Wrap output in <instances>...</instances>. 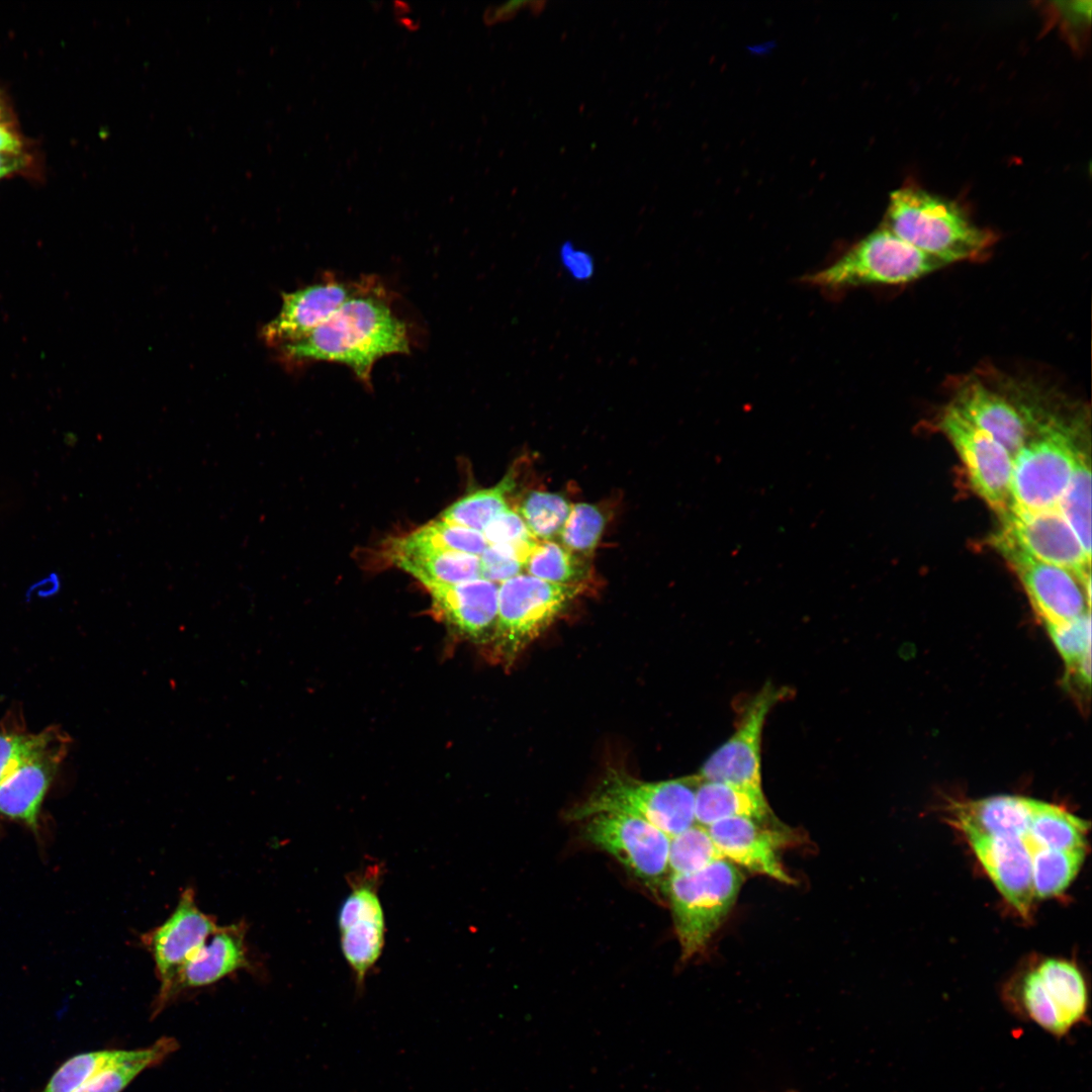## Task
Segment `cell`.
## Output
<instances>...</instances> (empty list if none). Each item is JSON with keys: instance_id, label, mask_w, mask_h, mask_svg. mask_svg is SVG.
Wrapping results in <instances>:
<instances>
[{"instance_id": "d590c367", "label": "cell", "mask_w": 1092, "mask_h": 1092, "mask_svg": "<svg viewBox=\"0 0 1092 1092\" xmlns=\"http://www.w3.org/2000/svg\"><path fill=\"white\" fill-rule=\"evenodd\" d=\"M482 533L488 545L512 548L524 564L539 541L530 533L521 516L511 508L497 515Z\"/></svg>"}, {"instance_id": "277c9868", "label": "cell", "mask_w": 1092, "mask_h": 1092, "mask_svg": "<svg viewBox=\"0 0 1092 1092\" xmlns=\"http://www.w3.org/2000/svg\"><path fill=\"white\" fill-rule=\"evenodd\" d=\"M742 883L741 872L725 858L696 873L669 875L664 897L669 901L682 961L705 950L736 902Z\"/></svg>"}, {"instance_id": "f1b7e54d", "label": "cell", "mask_w": 1092, "mask_h": 1092, "mask_svg": "<svg viewBox=\"0 0 1092 1092\" xmlns=\"http://www.w3.org/2000/svg\"><path fill=\"white\" fill-rule=\"evenodd\" d=\"M1085 850L1037 848L1030 852L1034 898L1054 897L1065 891L1079 872Z\"/></svg>"}, {"instance_id": "4dcf8cb0", "label": "cell", "mask_w": 1092, "mask_h": 1092, "mask_svg": "<svg viewBox=\"0 0 1092 1092\" xmlns=\"http://www.w3.org/2000/svg\"><path fill=\"white\" fill-rule=\"evenodd\" d=\"M571 505L561 494L534 490L526 494L515 510L530 533L539 541L559 536Z\"/></svg>"}, {"instance_id": "5bb4252c", "label": "cell", "mask_w": 1092, "mask_h": 1092, "mask_svg": "<svg viewBox=\"0 0 1092 1092\" xmlns=\"http://www.w3.org/2000/svg\"><path fill=\"white\" fill-rule=\"evenodd\" d=\"M784 696L770 684L755 695L735 733L702 766V780L762 791L761 733L767 714Z\"/></svg>"}, {"instance_id": "3957f363", "label": "cell", "mask_w": 1092, "mask_h": 1092, "mask_svg": "<svg viewBox=\"0 0 1092 1092\" xmlns=\"http://www.w3.org/2000/svg\"><path fill=\"white\" fill-rule=\"evenodd\" d=\"M701 782L699 775L647 782L610 768L565 817L576 822L603 813L622 814L642 819L672 837L695 824V798Z\"/></svg>"}, {"instance_id": "603a6c76", "label": "cell", "mask_w": 1092, "mask_h": 1092, "mask_svg": "<svg viewBox=\"0 0 1092 1092\" xmlns=\"http://www.w3.org/2000/svg\"><path fill=\"white\" fill-rule=\"evenodd\" d=\"M731 817H748L761 822L774 819L762 791L702 780L695 798L696 823L709 827Z\"/></svg>"}, {"instance_id": "4fadbf2b", "label": "cell", "mask_w": 1092, "mask_h": 1092, "mask_svg": "<svg viewBox=\"0 0 1092 1092\" xmlns=\"http://www.w3.org/2000/svg\"><path fill=\"white\" fill-rule=\"evenodd\" d=\"M372 276L343 280L333 273L293 292L282 293L278 314L266 324L261 337L270 346L281 347L301 340L329 320L348 299L363 290Z\"/></svg>"}, {"instance_id": "d6986e66", "label": "cell", "mask_w": 1092, "mask_h": 1092, "mask_svg": "<svg viewBox=\"0 0 1092 1092\" xmlns=\"http://www.w3.org/2000/svg\"><path fill=\"white\" fill-rule=\"evenodd\" d=\"M989 877L1019 914L1027 917L1033 902L1031 855L1022 837L965 834Z\"/></svg>"}, {"instance_id": "d6a6232c", "label": "cell", "mask_w": 1092, "mask_h": 1092, "mask_svg": "<svg viewBox=\"0 0 1092 1092\" xmlns=\"http://www.w3.org/2000/svg\"><path fill=\"white\" fill-rule=\"evenodd\" d=\"M412 541L445 551L480 556L488 547L482 532L435 520L406 535Z\"/></svg>"}, {"instance_id": "7bdbcfd3", "label": "cell", "mask_w": 1092, "mask_h": 1092, "mask_svg": "<svg viewBox=\"0 0 1092 1092\" xmlns=\"http://www.w3.org/2000/svg\"><path fill=\"white\" fill-rule=\"evenodd\" d=\"M0 126H10L7 119L6 106L0 96Z\"/></svg>"}, {"instance_id": "e575fe53", "label": "cell", "mask_w": 1092, "mask_h": 1092, "mask_svg": "<svg viewBox=\"0 0 1092 1092\" xmlns=\"http://www.w3.org/2000/svg\"><path fill=\"white\" fill-rule=\"evenodd\" d=\"M127 1051H98L77 1055L64 1063L42 1092H74L96 1074L121 1060Z\"/></svg>"}, {"instance_id": "8fae6325", "label": "cell", "mask_w": 1092, "mask_h": 1092, "mask_svg": "<svg viewBox=\"0 0 1092 1092\" xmlns=\"http://www.w3.org/2000/svg\"><path fill=\"white\" fill-rule=\"evenodd\" d=\"M69 738L60 728L37 733L30 751L0 783V815L38 827L41 804L65 758Z\"/></svg>"}, {"instance_id": "ab89813d", "label": "cell", "mask_w": 1092, "mask_h": 1092, "mask_svg": "<svg viewBox=\"0 0 1092 1092\" xmlns=\"http://www.w3.org/2000/svg\"><path fill=\"white\" fill-rule=\"evenodd\" d=\"M546 4L544 0L536 1H524V0H512L505 3L491 5L485 8L483 13V19L486 24H493L498 21H504L513 17L522 9H530L533 13L537 14L542 11Z\"/></svg>"}, {"instance_id": "9a60e30c", "label": "cell", "mask_w": 1092, "mask_h": 1092, "mask_svg": "<svg viewBox=\"0 0 1092 1092\" xmlns=\"http://www.w3.org/2000/svg\"><path fill=\"white\" fill-rule=\"evenodd\" d=\"M707 828L723 858L781 883H795L781 861V850L793 841L792 833L786 831L785 826L748 817H731Z\"/></svg>"}, {"instance_id": "7402d4cb", "label": "cell", "mask_w": 1092, "mask_h": 1092, "mask_svg": "<svg viewBox=\"0 0 1092 1092\" xmlns=\"http://www.w3.org/2000/svg\"><path fill=\"white\" fill-rule=\"evenodd\" d=\"M1033 801L1020 796L998 795L954 802L949 812L952 823L965 834L1022 837L1028 830Z\"/></svg>"}, {"instance_id": "44dd1931", "label": "cell", "mask_w": 1092, "mask_h": 1092, "mask_svg": "<svg viewBox=\"0 0 1092 1092\" xmlns=\"http://www.w3.org/2000/svg\"><path fill=\"white\" fill-rule=\"evenodd\" d=\"M389 550L393 563L425 587L462 583L480 577V558L476 555L421 545L407 536L393 541Z\"/></svg>"}, {"instance_id": "ac0fdd59", "label": "cell", "mask_w": 1092, "mask_h": 1092, "mask_svg": "<svg viewBox=\"0 0 1092 1092\" xmlns=\"http://www.w3.org/2000/svg\"><path fill=\"white\" fill-rule=\"evenodd\" d=\"M950 405L991 435L1012 458L1036 428L1028 410L1014 404L979 379L970 378L961 384Z\"/></svg>"}, {"instance_id": "9c48e42d", "label": "cell", "mask_w": 1092, "mask_h": 1092, "mask_svg": "<svg viewBox=\"0 0 1092 1092\" xmlns=\"http://www.w3.org/2000/svg\"><path fill=\"white\" fill-rule=\"evenodd\" d=\"M1019 577L1044 625H1061L1090 612V598L1068 570L1027 553L1001 530L991 540Z\"/></svg>"}, {"instance_id": "2e32d148", "label": "cell", "mask_w": 1092, "mask_h": 1092, "mask_svg": "<svg viewBox=\"0 0 1092 1092\" xmlns=\"http://www.w3.org/2000/svg\"><path fill=\"white\" fill-rule=\"evenodd\" d=\"M219 927L212 915L198 907L194 890L186 888L171 915L141 937L155 963L160 990Z\"/></svg>"}, {"instance_id": "8d00e7d4", "label": "cell", "mask_w": 1092, "mask_h": 1092, "mask_svg": "<svg viewBox=\"0 0 1092 1092\" xmlns=\"http://www.w3.org/2000/svg\"><path fill=\"white\" fill-rule=\"evenodd\" d=\"M1045 628L1067 667L1091 653L1090 612L1065 624L1046 625Z\"/></svg>"}, {"instance_id": "1f68e13d", "label": "cell", "mask_w": 1092, "mask_h": 1092, "mask_svg": "<svg viewBox=\"0 0 1092 1092\" xmlns=\"http://www.w3.org/2000/svg\"><path fill=\"white\" fill-rule=\"evenodd\" d=\"M723 858L707 827L694 824L670 837L668 852L669 875H688Z\"/></svg>"}, {"instance_id": "30bf717a", "label": "cell", "mask_w": 1092, "mask_h": 1092, "mask_svg": "<svg viewBox=\"0 0 1092 1092\" xmlns=\"http://www.w3.org/2000/svg\"><path fill=\"white\" fill-rule=\"evenodd\" d=\"M939 428L957 450L975 492L1000 515L1006 513L1010 504L1011 455L950 404L940 418Z\"/></svg>"}, {"instance_id": "f546056e", "label": "cell", "mask_w": 1092, "mask_h": 1092, "mask_svg": "<svg viewBox=\"0 0 1092 1092\" xmlns=\"http://www.w3.org/2000/svg\"><path fill=\"white\" fill-rule=\"evenodd\" d=\"M583 556L568 550L555 540L538 541L529 554L524 568L539 579L560 583H581L586 573Z\"/></svg>"}, {"instance_id": "4316f807", "label": "cell", "mask_w": 1092, "mask_h": 1092, "mask_svg": "<svg viewBox=\"0 0 1092 1092\" xmlns=\"http://www.w3.org/2000/svg\"><path fill=\"white\" fill-rule=\"evenodd\" d=\"M515 486V476L509 472L494 486L478 489L456 500L444 511L441 519L482 532L497 515L510 508L508 494Z\"/></svg>"}, {"instance_id": "74e56055", "label": "cell", "mask_w": 1092, "mask_h": 1092, "mask_svg": "<svg viewBox=\"0 0 1092 1092\" xmlns=\"http://www.w3.org/2000/svg\"><path fill=\"white\" fill-rule=\"evenodd\" d=\"M480 558V577L502 583L521 573L524 562L515 550L504 545H488Z\"/></svg>"}, {"instance_id": "5b68a950", "label": "cell", "mask_w": 1092, "mask_h": 1092, "mask_svg": "<svg viewBox=\"0 0 1092 1092\" xmlns=\"http://www.w3.org/2000/svg\"><path fill=\"white\" fill-rule=\"evenodd\" d=\"M945 266L941 260L919 251L883 228L803 280L825 291L839 292L861 285L904 284Z\"/></svg>"}, {"instance_id": "8992f818", "label": "cell", "mask_w": 1092, "mask_h": 1092, "mask_svg": "<svg viewBox=\"0 0 1092 1092\" xmlns=\"http://www.w3.org/2000/svg\"><path fill=\"white\" fill-rule=\"evenodd\" d=\"M582 590V583H553L524 573L502 582L489 639L494 654L503 663L512 664Z\"/></svg>"}, {"instance_id": "b9f144b4", "label": "cell", "mask_w": 1092, "mask_h": 1092, "mask_svg": "<svg viewBox=\"0 0 1092 1092\" xmlns=\"http://www.w3.org/2000/svg\"><path fill=\"white\" fill-rule=\"evenodd\" d=\"M563 261L565 266L572 272L573 276L578 278H584L590 274L592 264L586 255L578 251L569 249L567 244L563 248Z\"/></svg>"}, {"instance_id": "83f0119b", "label": "cell", "mask_w": 1092, "mask_h": 1092, "mask_svg": "<svg viewBox=\"0 0 1092 1092\" xmlns=\"http://www.w3.org/2000/svg\"><path fill=\"white\" fill-rule=\"evenodd\" d=\"M1059 511L1091 557V472L1086 455L1077 450L1071 480L1061 497Z\"/></svg>"}, {"instance_id": "6da1fadb", "label": "cell", "mask_w": 1092, "mask_h": 1092, "mask_svg": "<svg viewBox=\"0 0 1092 1092\" xmlns=\"http://www.w3.org/2000/svg\"><path fill=\"white\" fill-rule=\"evenodd\" d=\"M288 364L328 361L346 365L371 387L374 364L393 354L410 353L405 323L391 307L388 291L372 276L368 285L348 299L329 320L299 341L283 345Z\"/></svg>"}, {"instance_id": "484cf974", "label": "cell", "mask_w": 1092, "mask_h": 1092, "mask_svg": "<svg viewBox=\"0 0 1092 1092\" xmlns=\"http://www.w3.org/2000/svg\"><path fill=\"white\" fill-rule=\"evenodd\" d=\"M177 1049L175 1038L164 1036L147 1048L127 1051L121 1060L96 1074L74 1092H121L144 1070L159 1065Z\"/></svg>"}, {"instance_id": "7a4b0ae2", "label": "cell", "mask_w": 1092, "mask_h": 1092, "mask_svg": "<svg viewBox=\"0 0 1092 1092\" xmlns=\"http://www.w3.org/2000/svg\"><path fill=\"white\" fill-rule=\"evenodd\" d=\"M887 228L898 238L946 265L980 259L995 235L973 223L953 202L904 187L891 193Z\"/></svg>"}, {"instance_id": "f35d334b", "label": "cell", "mask_w": 1092, "mask_h": 1092, "mask_svg": "<svg viewBox=\"0 0 1092 1092\" xmlns=\"http://www.w3.org/2000/svg\"><path fill=\"white\" fill-rule=\"evenodd\" d=\"M36 739L37 733H0V783L17 762L30 751Z\"/></svg>"}, {"instance_id": "836d02e7", "label": "cell", "mask_w": 1092, "mask_h": 1092, "mask_svg": "<svg viewBox=\"0 0 1092 1092\" xmlns=\"http://www.w3.org/2000/svg\"><path fill=\"white\" fill-rule=\"evenodd\" d=\"M606 525V517L595 505H571L569 515L559 534L560 543L580 556L589 555L597 547Z\"/></svg>"}, {"instance_id": "e0dca14e", "label": "cell", "mask_w": 1092, "mask_h": 1092, "mask_svg": "<svg viewBox=\"0 0 1092 1092\" xmlns=\"http://www.w3.org/2000/svg\"><path fill=\"white\" fill-rule=\"evenodd\" d=\"M245 922L220 926L175 973L169 984L159 990L155 1012L181 992L214 984L241 970L256 972L246 941Z\"/></svg>"}, {"instance_id": "7c38bea8", "label": "cell", "mask_w": 1092, "mask_h": 1092, "mask_svg": "<svg viewBox=\"0 0 1092 1092\" xmlns=\"http://www.w3.org/2000/svg\"><path fill=\"white\" fill-rule=\"evenodd\" d=\"M1001 531L1035 558L1070 571L1091 599L1089 557L1058 508L1021 513L1008 510Z\"/></svg>"}, {"instance_id": "ba28073f", "label": "cell", "mask_w": 1092, "mask_h": 1092, "mask_svg": "<svg viewBox=\"0 0 1092 1092\" xmlns=\"http://www.w3.org/2000/svg\"><path fill=\"white\" fill-rule=\"evenodd\" d=\"M581 835L617 859L654 895L664 896L670 837L662 830L639 818L603 813L584 820Z\"/></svg>"}, {"instance_id": "d4e9b609", "label": "cell", "mask_w": 1092, "mask_h": 1092, "mask_svg": "<svg viewBox=\"0 0 1092 1092\" xmlns=\"http://www.w3.org/2000/svg\"><path fill=\"white\" fill-rule=\"evenodd\" d=\"M1035 972L1043 994L1069 1031L1087 1010L1088 994L1081 972L1072 963L1057 959L1042 962Z\"/></svg>"}, {"instance_id": "60d3db41", "label": "cell", "mask_w": 1092, "mask_h": 1092, "mask_svg": "<svg viewBox=\"0 0 1092 1092\" xmlns=\"http://www.w3.org/2000/svg\"><path fill=\"white\" fill-rule=\"evenodd\" d=\"M31 157L24 151H0V180L17 174H23L25 171L31 169Z\"/></svg>"}, {"instance_id": "ffe728a7", "label": "cell", "mask_w": 1092, "mask_h": 1092, "mask_svg": "<svg viewBox=\"0 0 1092 1092\" xmlns=\"http://www.w3.org/2000/svg\"><path fill=\"white\" fill-rule=\"evenodd\" d=\"M433 608L469 639L489 641L497 617L498 584L482 577L456 584L426 586Z\"/></svg>"}, {"instance_id": "cb8c5ba5", "label": "cell", "mask_w": 1092, "mask_h": 1092, "mask_svg": "<svg viewBox=\"0 0 1092 1092\" xmlns=\"http://www.w3.org/2000/svg\"><path fill=\"white\" fill-rule=\"evenodd\" d=\"M1089 823L1054 804L1033 801L1028 830L1022 836L1029 852L1037 848L1086 849Z\"/></svg>"}, {"instance_id": "52a82bcc", "label": "cell", "mask_w": 1092, "mask_h": 1092, "mask_svg": "<svg viewBox=\"0 0 1092 1092\" xmlns=\"http://www.w3.org/2000/svg\"><path fill=\"white\" fill-rule=\"evenodd\" d=\"M1078 448L1058 421L1039 423L1013 457L1009 510L1037 513L1058 508L1073 474Z\"/></svg>"}]
</instances>
